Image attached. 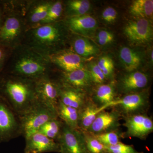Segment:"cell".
Instances as JSON below:
<instances>
[{"instance_id":"cell-32","label":"cell","mask_w":153,"mask_h":153,"mask_svg":"<svg viewBox=\"0 0 153 153\" xmlns=\"http://www.w3.org/2000/svg\"><path fill=\"white\" fill-rule=\"evenodd\" d=\"M107 153H144L137 151L133 146L119 142L114 146H106Z\"/></svg>"},{"instance_id":"cell-39","label":"cell","mask_w":153,"mask_h":153,"mask_svg":"<svg viewBox=\"0 0 153 153\" xmlns=\"http://www.w3.org/2000/svg\"><path fill=\"white\" fill-rule=\"evenodd\" d=\"M25 153H33L32 152H25Z\"/></svg>"},{"instance_id":"cell-28","label":"cell","mask_w":153,"mask_h":153,"mask_svg":"<svg viewBox=\"0 0 153 153\" xmlns=\"http://www.w3.org/2000/svg\"><path fill=\"white\" fill-rule=\"evenodd\" d=\"M63 126L64 123L59 118H55L44 124L38 132L57 142L62 132Z\"/></svg>"},{"instance_id":"cell-37","label":"cell","mask_w":153,"mask_h":153,"mask_svg":"<svg viewBox=\"0 0 153 153\" xmlns=\"http://www.w3.org/2000/svg\"><path fill=\"white\" fill-rule=\"evenodd\" d=\"M4 7L2 0H0V30L2 26L4 19Z\"/></svg>"},{"instance_id":"cell-9","label":"cell","mask_w":153,"mask_h":153,"mask_svg":"<svg viewBox=\"0 0 153 153\" xmlns=\"http://www.w3.org/2000/svg\"><path fill=\"white\" fill-rule=\"evenodd\" d=\"M35 81L38 99L56 109L59 100L61 84L55 77L53 71Z\"/></svg>"},{"instance_id":"cell-12","label":"cell","mask_w":153,"mask_h":153,"mask_svg":"<svg viewBox=\"0 0 153 153\" xmlns=\"http://www.w3.org/2000/svg\"><path fill=\"white\" fill-rule=\"evenodd\" d=\"M124 32L129 40L135 44H145L152 39V26L147 19H140L129 22L126 25Z\"/></svg>"},{"instance_id":"cell-36","label":"cell","mask_w":153,"mask_h":153,"mask_svg":"<svg viewBox=\"0 0 153 153\" xmlns=\"http://www.w3.org/2000/svg\"><path fill=\"white\" fill-rule=\"evenodd\" d=\"M117 15V12L114 8L108 7L102 12V17L105 22L111 23L115 21Z\"/></svg>"},{"instance_id":"cell-17","label":"cell","mask_w":153,"mask_h":153,"mask_svg":"<svg viewBox=\"0 0 153 153\" xmlns=\"http://www.w3.org/2000/svg\"><path fill=\"white\" fill-rule=\"evenodd\" d=\"M63 21L71 33L78 36H89L97 27L96 19L86 15L65 18Z\"/></svg>"},{"instance_id":"cell-20","label":"cell","mask_w":153,"mask_h":153,"mask_svg":"<svg viewBox=\"0 0 153 153\" xmlns=\"http://www.w3.org/2000/svg\"><path fill=\"white\" fill-rule=\"evenodd\" d=\"M69 43L70 48L77 55L85 59L98 53V48L82 36L71 33Z\"/></svg>"},{"instance_id":"cell-24","label":"cell","mask_w":153,"mask_h":153,"mask_svg":"<svg viewBox=\"0 0 153 153\" xmlns=\"http://www.w3.org/2000/svg\"><path fill=\"white\" fill-rule=\"evenodd\" d=\"M64 4L65 18L85 15L91 7L90 2L87 0H68Z\"/></svg>"},{"instance_id":"cell-3","label":"cell","mask_w":153,"mask_h":153,"mask_svg":"<svg viewBox=\"0 0 153 153\" xmlns=\"http://www.w3.org/2000/svg\"><path fill=\"white\" fill-rule=\"evenodd\" d=\"M0 95L19 117L38 100L35 80L4 73L0 74Z\"/></svg>"},{"instance_id":"cell-31","label":"cell","mask_w":153,"mask_h":153,"mask_svg":"<svg viewBox=\"0 0 153 153\" xmlns=\"http://www.w3.org/2000/svg\"><path fill=\"white\" fill-rule=\"evenodd\" d=\"M97 65L103 72L106 79L112 78L114 69V63L110 57L105 56L100 57Z\"/></svg>"},{"instance_id":"cell-4","label":"cell","mask_w":153,"mask_h":153,"mask_svg":"<svg viewBox=\"0 0 153 153\" xmlns=\"http://www.w3.org/2000/svg\"><path fill=\"white\" fill-rule=\"evenodd\" d=\"M4 19L0 30V45L13 49L23 43L27 28L25 16L30 0H2Z\"/></svg>"},{"instance_id":"cell-11","label":"cell","mask_w":153,"mask_h":153,"mask_svg":"<svg viewBox=\"0 0 153 153\" xmlns=\"http://www.w3.org/2000/svg\"><path fill=\"white\" fill-rule=\"evenodd\" d=\"M126 131L123 137H133L145 140L153 131L152 117L145 114L134 115L124 118Z\"/></svg>"},{"instance_id":"cell-19","label":"cell","mask_w":153,"mask_h":153,"mask_svg":"<svg viewBox=\"0 0 153 153\" xmlns=\"http://www.w3.org/2000/svg\"><path fill=\"white\" fill-rule=\"evenodd\" d=\"M88 99L84 91L61 84L59 100L65 105L79 110Z\"/></svg>"},{"instance_id":"cell-7","label":"cell","mask_w":153,"mask_h":153,"mask_svg":"<svg viewBox=\"0 0 153 153\" xmlns=\"http://www.w3.org/2000/svg\"><path fill=\"white\" fill-rule=\"evenodd\" d=\"M22 135L20 117L0 95V143Z\"/></svg>"},{"instance_id":"cell-6","label":"cell","mask_w":153,"mask_h":153,"mask_svg":"<svg viewBox=\"0 0 153 153\" xmlns=\"http://www.w3.org/2000/svg\"><path fill=\"white\" fill-rule=\"evenodd\" d=\"M149 105L147 94L137 92L126 94L123 97L117 99L108 105L105 110L112 107L120 113L122 118L134 115L146 113Z\"/></svg>"},{"instance_id":"cell-27","label":"cell","mask_w":153,"mask_h":153,"mask_svg":"<svg viewBox=\"0 0 153 153\" xmlns=\"http://www.w3.org/2000/svg\"><path fill=\"white\" fill-rule=\"evenodd\" d=\"M130 13L140 19H147L153 16L152 0H136L132 3Z\"/></svg>"},{"instance_id":"cell-10","label":"cell","mask_w":153,"mask_h":153,"mask_svg":"<svg viewBox=\"0 0 153 153\" xmlns=\"http://www.w3.org/2000/svg\"><path fill=\"white\" fill-rule=\"evenodd\" d=\"M57 142L59 153H89L82 131L79 129L71 128L64 123Z\"/></svg>"},{"instance_id":"cell-38","label":"cell","mask_w":153,"mask_h":153,"mask_svg":"<svg viewBox=\"0 0 153 153\" xmlns=\"http://www.w3.org/2000/svg\"><path fill=\"white\" fill-rule=\"evenodd\" d=\"M153 50H152V52H151V60L152 61V63H153Z\"/></svg>"},{"instance_id":"cell-26","label":"cell","mask_w":153,"mask_h":153,"mask_svg":"<svg viewBox=\"0 0 153 153\" xmlns=\"http://www.w3.org/2000/svg\"><path fill=\"white\" fill-rule=\"evenodd\" d=\"M63 17L65 19L64 2L60 0H52L47 16L39 26L63 21Z\"/></svg>"},{"instance_id":"cell-22","label":"cell","mask_w":153,"mask_h":153,"mask_svg":"<svg viewBox=\"0 0 153 153\" xmlns=\"http://www.w3.org/2000/svg\"><path fill=\"white\" fill-rule=\"evenodd\" d=\"M115 97V92L113 84H102L98 85L94 97L91 100L103 111L106 105L117 99Z\"/></svg>"},{"instance_id":"cell-14","label":"cell","mask_w":153,"mask_h":153,"mask_svg":"<svg viewBox=\"0 0 153 153\" xmlns=\"http://www.w3.org/2000/svg\"><path fill=\"white\" fill-rule=\"evenodd\" d=\"M52 0H30L25 16L27 30L38 27L47 16Z\"/></svg>"},{"instance_id":"cell-18","label":"cell","mask_w":153,"mask_h":153,"mask_svg":"<svg viewBox=\"0 0 153 153\" xmlns=\"http://www.w3.org/2000/svg\"><path fill=\"white\" fill-rule=\"evenodd\" d=\"M149 77L143 72L133 71L125 75L122 78L120 87L126 94L138 92V90L144 88L148 85Z\"/></svg>"},{"instance_id":"cell-21","label":"cell","mask_w":153,"mask_h":153,"mask_svg":"<svg viewBox=\"0 0 153 153\" xmlns=\"http://www.w3.org/2000/svg\"><path fill=\"white\" fill-rule=\"evenodd\" d=\"M100 107L91 99H88L84 106L79 110L78 128L81 131H87L100 111Z\"/></svg>"},{"instance_id":"cell-16","label":"cell","mask_w":153,"mask_h":153,"mask_svg":"<svg viewBox=\"0 0 153 153\" xmlns=\"http://www.w3.org/2000/svg\"><path fill=\"white\" fill-rule=\"evenodd\" d=\"M60 73L57 78L61 85L83 91L93 83L90 73L86 69H79L69 72L57 71Z\"/></svg>"},{"instance_id":"cell-23","label":"cell","mask_w":153,"mask_h":153,"mask_svg":"<svg viewBox=\"0 0 153 153\" xmlns=\"http://www.w3.org/2000/svg\"><path fill=\"white\" fill-rule=\"evenodd\" d=\"M57 116L65 124L72 128L79 129V110L63 104L59 100L56 105Z\"/></svg>"},{"instance_id":"cell-33","label":"cell","mask_w":153,"mask_h":153,"mask_svg":"<svg viewBox=\"0 0 153 153\" xmlns=\"http://www.w3.org/2000/svg\"><path fill=\"white\" fill-rule=\"evenodd\" d=\"M88 71L93 83L98 85L104 84L107 79L102 71L97 66V63H92Z\"/></svg>"},{"instance_id":"cell-25","label":"cell","mask_w":153,"mask_h":153,"mask_svg":"<svg viewBox=\"0 0 153 153\" xmlns=\"http://www.w3.org/2000/svg\"><path fill=\"white\" fill-rule=\"evenodd\" d=\"M119 57L125 69L130 72L138 68L141 62L140 55L128 47H123L120 49Z\"/></svg>"},{"instance_id":"cell-15","label":"cell","mask_w":153,"mask_h":153,"mask_svg":"<svg viewBox=\"0 0 153 153\" xmlns=\"http://www.w3.org/2000/svg\"><path fill=\"white\" fill-rule=\"evenodd\" d=\"M25 141V152L60 153V148L57 142L49 138L39 132L26 139Z\"/></svg>"},{"instance_id":"cell-35","label":"cell","mask_w":153,"mask_h":153,"mask_svg":"<svg viewBox=\"0 0 153 153\" xmlns=\"http://www.w3.org/2000/svg\"><path fill=\"white\" fill-rule=\"evenodd\" d=\"M12 51V49L0 45V74L3 72Z\"/></svg>"},{"instance_id":"cell-8","label":"cell","mask_w":153,"mask_h":153,"mask_svg":"<svg viewBox=\"0 0 153 153\" xmlns=\"http://www.w3.org/2000/svg\"><path fill=\"white\" fill-rule=\"evenodd\" d=\"M52 71L69 72L79 69H86L85 59L69 48L58 51L46 57Z\"/></svg>"},{"instance_id":"cell-13","label":"cell","mask_w":153,"mask_h":153,"mask_svg":"<svg viewBox=\"0 0 153 153\" xmlns=\"http://www.w3.org/2000/svg\"><path fill=\"white\" fill-rule=\"evenodd\" d=\"M122 118L120 113L114 108L110 111L104 110L97 115L87 132L98 134L116 130L120 126V121Z\"/></svg>"},{"instance_id":"cell-5","label":"cell","mask_w":153,"mask_h":153,"mask_svg":"<svg viewBox=\"0 0 153 153\" xmlns=\"http://www.w3.org/2000/svg\"><path fill=\"white\" fill-rule=\"evenodd\" d=\"M57 117L58 116L55 108L38 99L27 112L20 116L22 135L25 139L27 138L37 132L47 121Z\"/></svg>"},{"instance_id":"cell-1","label":"cell","mask_w":153,"mask_h":153,"mask_svg":"<svg viewBox=\"0 0 153 153\" xmlns=\"http://www.w3.org/2000/svg\"><path fill=\"white\" fill-rule=\"evenodd\" d=\"M52 71L46 57L22 44L12 50L2 73L35 80Z\"/></svg>"},{"instance_id":"cell-30","label":"cell","mask_w":153,"mask_h":153,"mask_svg":"<svg viewBox=\"0 0 153 153\" xmlns=\"http://www.w3.org/2000/svg\"><path fill=\"white\" fill-rule=\"evenodd\" d=\"M86 147L89 153H107L106 146L98 140L93 134L83 132Z\"/></svg>"},{"instance_id":"cell-29","label":"cell","mask_w":153,"mask_h":153,"mask_svg":"<svg viewBox=\"0 0 153 153\" xmlns=\"http://www.w3.org/2000/svg\"><path fill=\"white\" fill-rule=\"evenodd\" d=\"M97 140L105 146H114L120 142V139L123 137V133L119 129L103 133L93 134Z\"/></svg>"},{"instance_id":"cell-2","label":"cell","mask_w":153,"mask_h":153,"mask_svg":"<svg viewBox=\"0 0 153 153\" xmlns=\"http://www.w3.org/2000/svg\"><path fill=\"white\" fill-rule=\"evenodd\" d=\"M71 33L63 21L41 25L28 30L22 44L46 57L66 49L64 46Z\"/></svg>"},{"instance_id":"cell-34","label":"cell","mask_w":153,"mask_h":153,"mask_svg":"<svg viewBox=\"0 0 153 153\" xmlns=\"http://www.w3.org/2000/svg\"><path fill=\"white\" fill-rule=\"evenodd\" d=\"M114 36L113 33L106 30H101L99 32L97 36V41L100 45L104 46L113 41Z\"/></svg>"}]
</instances>
